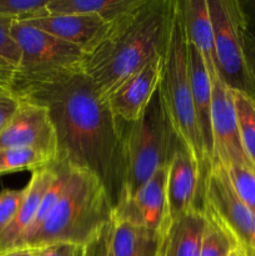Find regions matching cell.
Wrapping results in <instances>:
<instances>
[{
  "instance_id": "obj_21",
  "label": "cell",
  "mask_w": 255,
  "mask_h": 256,
  "mask_svg": "<svg viewBox=\"0 0 255 256\" xmlns=\"http://www.w3.org/2000/svg\"><path fill=\"white\" fill-rule=\"evenodd\" d=\"M56 160L52 154L38 149H0V175L16 172H35Z\"/></svg>"
},
{
  "instance_id": "obj_12",
  "label": "cell",
  "mask_w": 255,
  "mask_h": 256,
  "mask_svg": "<svg viewBox=\"0 0 255 256\" xmlns=\"http://www.w3.org/2000/svg\"><path fill=\"white\" fill-rule=\"evenodd\" d=\"M168 212L170 225L190 210H202V179L198 162L178 144L168 164Z\"/></svg>"
},
{
  "instance_id": "obj_16",
  "label": "cell",
  "mask_w": 255,
  "mask_h": 256,
  "mask_svg": "<svg viewBox=\"0 0 255 256\" xmlns=\"http://www.w3.org/2000/svg\"><path fill=\"white\" fill-rule=\"evenodd\" d=\"M188 42L202 55L210 82L220 76L208 0H180Z\"/></svg>"
},
{
  "instance_id": "obj_1",
  "label": "cell",
  "mask_w": 255,
  "mask_h": 256,
  "mask_svg": "<svg viewBox=\"0 0 255 256\" xmlns=\"http://www.w3.org/2000/svg\"><path fill=\"white\" fill-rule=\"evenodd\" d=\"M48 108L58 138V158L92 172L114 209L124 192V122L102 102L82 72L32 88L19 96Z\"/></svg>"
},
{
  "instance_id": "obj_31",
  "label": "cell",
  "mask_w": 255,
  "mask_h": 256,
  "mask_svg": "<svg viewBox=\"0 0 255 256\" xmlns=\"http://www.w3.org/2000/svg\"><path fill=\"white\" fill-rule=\"evenodd\" d=\"M245 55H246L248 66L255 86V32L248 28L245 32Z\"/></svg>"
},
{
  "instance_id": "obj_23",
  "label": "cell",
  "mask_w": 255,
  "mask_h": 256,
  "mask_svg": "<svg viewBox=\"0 0 255 256\" xmlns=\"http://www.w3.org/2000/svg\"><path fill=\"white\" fill-rule=\"evenodd\" d=\"M206 216V226L202 235L200 256H230L239 245L234 238L214 219Z\"/></svg>"
},
{
  "instance_id": "obj_11",
  "label": "cell",
  "mask_w": 255,
  "mask_h": 256,
  "mask_svg": "<svg viewBox=\"0 0 255 256\" xmlns=\"http://www.w3.org/2000/svg\"><path fill=\"white\" fill-rule=\"evenodd\" d=\"M168 165L162 166L152 179L130 199H124L114 209V218L132 222L165 236L170 228L166 196Z\"/></svg>"
},
{
  "instance_id": "obj_33",
  "label": "cell",
  "mask_w": 255,
  "mask_h": 256,
  "mask_svg": "<svg viewBox=\"0 0 255 256\" xmlns=\"http://www.w3.org/2000/svg\"><path fill=\"white\" fill-rule=\"evenodd\" d=\"M0 256H36V250H34V249L12 250V252L0 254Z\"/></svg>"
},
{
  "instance_id": "obj_6",
  "label": "cell",
  "mask_w": 255,
  "mask_h": 256,
  "mask_svg": "<svg viewBox=\"0 0 255 256\" xmlns=\"http://www.w3.org/2000/svg\"><path fill=\"white\" fill-rule=\"evenodd\" d=\"M12 34L22 50L12 82V90L18 98L32 88L82 72L85 52L80 48L25 22H15Z\"/></svg>"
},
{
  "instance_id": "obj_26",
  "label": "cell",
  "mask_w": 255,
  "mask_h": 256,
  "mask_svg": "<svg viewBox=\"0 0 255 256\" xmlns=\"http://www.w3.org/2000/svg\"><path fill=\"white\" fill-rule=\"evenodd\" d=\"M18 20L0 15V58L18 68L22 59V50L12 34V26Z\"/></svg>"
},
{
  "instance_id": "obj_24",
  "label": "cell",
  "mask_w": 255,
  "mask_h": 256,
  "mask_svg": "<svg viewBox=\"0 0 255 256\" xmlns=\"http://www.w3.org/2000/svg\"><path fill=\"white\" fill-rule=\"evenodd\" d=\"M225 170L238 196L255 215V168L229 165Z\"/></svg>"
},
{
  "instance_id": "obj_5",
  "label": "cell",
  "mask_w": 255,
  "mask_h": 256,
  "mask_svg": "<svg viewBox=\"0 0 255 256\" xmlns=\"http://www.w3.org/2000/svg\"><path fill=\"white\" fill-rule=\"evenodd\" d=\"M178 144L158 89L144 114L125 124V182L120 202L134 196L160 168L169 164Z\"/></svg>"
},
{
  "instance_id": "obj_10",
  "label": "cell",
  "mask_w": 255,
  "mask_h": 256,
  "mask_svg": "<svg viewBox=\"0 0 255 256\" xmlns=\"http://www.w3.org/2000/svg\"><path fill=\"white\" fill-rule=\"evenodd\" d=\"M20 106L0 132V149H38L58 158V138L46 106L20 100Z\"/></svg>"
},
{
  "instance_id": "obj_34",
  "label": "cell",
  "mask_w": 255,
  "mask_h": 256,
  "mask_svg": "<svg viewBox=\"0 0 255 256\" xmlns=\"http://www.w3.org/2000/svg\"><path fill=\"white\" fill-rule=\"evenodd\" d=\"M242 252H244L245 256H255L254 250H250V249H242Z\"/></svg>"
},
{
  "instance_id": "obj_29",
  "label": "cell",
  "mask_w": 255,
  "mask_h": 256,
  "mask_svg": "<svg viewBox=\"0 0 255 256\" xmlns=\"http://www.w3.org/2000/svg\"><path fill=\"white\" fill-rule=\"evenodd\" d=\"M112 238H114V220L94 240L85 245L84 256H115Z\"/></svg>"
},
{
  "instance_id": "obj_28",
  "label": "cell",
  "mask_w": 255,
  "mask_h": 256,
  "mask_svg": "<svg viewBox=\"0 0 255 256\" xmlns=\"http://www.w3.org/2000/svg\"><path fill=\"white\" fill-rule=\"evenodd\" d=\"M20 99L12 90V86L0 82V132L9 124L20 106Z\"/></svg>"
},
{
  "instance_id": "obj_35",
  "label": "cell",
  "mask_w": 255,
  "mask_h": 256,
  "mask_svg": "<svg viewBox=\"0 0 255 256\" xmlns=\"http://www.w3.org/2000/svg\"><path fill=\"white\" fill-rule=\"evenodd\" d=\"M230 256H245V255H244V252H242V249H238V250H235V252H232Z\"/></svg>"
},
{
  "instance_id": "obj_7",
  "label": "cell",
  "mask_w": 255,
  "mask_h": 256,
  "mask_svg": "<svg viewBox=\"0 0 255 256\" xmlns=\"http://www.w3.org/2000/svg\"><path fill=\"white\" fill-rule=\"evenodd\" d=\"M208 6L220 78L232 90L255 99V86L245 55V32L249 24L242 4L236 0H208Z\"/></svg>"
},
{
  "instance_id": "obj_17",
  "label": "cell",
  "mask_w": 255,
  "mask_h": 256,
  "mask_svg": "<svg viewBox=\"0 0 255 256\" xmlns=\"http://www.w3.org/2000/svg\"><path fill=\"white\" fill-rule=\"evenodd\" d=\"M189 62L198 128L204 145L205 154L212 165V155H214L212 128V82L202 55L192 44H189Z\"/></svg>"
},
{
  "instance_id": "obj_13",
  "label": "cell",
  "mask_w": 255,
  "mask_h": 256,
  "mask_svg": "<svg viewBox=\"0 0 255 256\" xmlns=\"http://www.w3.org/2000/svg\"><path fill=\"white\" fill-rule=\"evenodd\" d=\"M162 64L164 55L154 58L105 99L110 112L119 122L132 124L144 114L159 89Z\"/></svg>"
},
{
  "instance_id": "obj_27",
  "label": "cell",
  "mask_w": 255,
  "mask_h": 256,
  "mask_svg": "<svg viewBox=\"0 0 255 256\" xmlns=\"http://www.w3.org/2000/svg\"><path fill=\"white\" fill-rule=\"evenodd\" d=\"M25 192V188L19 190L5 189L0 192V235L16 218L24 200Z\"/></svg>"
},
{
  "instance_id": "obj_19",
  "label": "cell",
  "mask_w": 255,
  "mask_h": 256,
  "mask_svg": "<svg viewBox=\"0 0 255 256\" xmlns=\"http://www.w3.org/2000/svg\"><path fill=\"white\" fill-rule=\"evenodd\" d=\"M162 236L132 222L114 218L115 256H159Z\"/></svg>"
},
{
  "instance_id": "obj_14",
  "label": "cell",
  "mask_w": 255,
  "mask_h": 256,
  "mask_svg": "<svg viewBox=\"0 0 255 256\" xmlns=\"http://www.w3.org/2000/svg\"><path fill=\"white\" fill-rule=\"evenodd\" d=\"M56 178L55 162L49 166L32 172L29 184L25 186V196L19 212L10 226L0 235V254L18 250L22 239L36 218L38 210L45 194Z\"/></svg>"
},
{
  "instance_id": "obj_30",
  "label": "cell",
  "mask_w": 255,
  "mask_h": 256,
  "mask_svg": "<svg viewBox=\"0 0 255 256\" xmlns=\"http://www.w3.org/2000/svg\"><path fill=\"white\" fill-rule=\"evenodd\" d=\"M85 246L69 242H58L36 249V256H84Z\"/></svg>"
},
{
  "instance_id": "obj_25",
  "label": "cell",
  "mask_w": 255,
  "mask_h": 256,
  "mask_svg": "<svg viewBox=\"0 0 255 256\" xmlns=\"http://www.w3.org/2000/svg\"><path fill=\"white\" fill-rule=\"evenodd\" d=\"M50 0H0V15L18 22L48 16L46 6Z\"/></svg>"
},
{
  "instance_id": "obj_32",
  "label": "cell",
  "mask_w": 255,
  "mask_h": 256,
  "mask_svg": "<svg viewBox=\"0 0 255 256\" xmlns=\"http://www.w3.org/2000/svg\"><path fill=\"white\" fill-rule=\"evenodd\" d=\"M16 68L12 66L8 62L0 58V82H4L12 86V79H14V74Z\"/></svg>"
},
{
  "instance_id": "obj_3",
  "label": "cell",
  "mask_w": 255,
  "mask_h": 256,
  "mask_svg": "<svg viewBox=\"0 0 255 256\" xmlns=\"http://www.w3.org/2000/svg\"><path fill=\"white\" fill-rule=\"evenodd\" d=\"M68 165L62 196L24 249L36 250L58 242L85 246L114 220V206L102 182L92 172Z\"/></svg>"
},
{
  "instance_id": "obj_22",
  "label": "cell",
  "mask_w": 255,
  "mask_h": 256,
  "mask_svg": "<svg viewBox=\"0 0 255 256\" xmlns=\"http://www.w3.org/2000/svg\"><path fill=\"white\" fill-rule=\"evenodd\" d=\"M236 110L240 140L248 158L255 166V99L232 90Z\"/></svg>"
},
{
  "instance_id": "obj_9",
  "label": "cell",
  "mask_w": 255,
  "mask_h": 256,
  "mask_svg": "<svg viewBox=\"0 0 255 256\" xmlns=\"http://www.w3.org/2000/svg\"><path fill=\"white\" fill-rule=\"evenodd\" d=\"M212 128L214 142L212 164L216 162L224 168L254 166L240 140L232 92L220 76L212 82Z\"/></svg>"
},
{
  "instance_id": "obj_20",
  "label": "cell",
  "mask_w": 255,
  "mask_h": 256,
  "mask_svg": "<svg viewBox=\"0 0 255 256\" xmlns=\"http://www.w3.org/2000/svg\"><path fill=\"white\" fill-rule=\"evenodd\" d=\"M144 0H50L49 15H98L112 22L120 15L139 6Z\"/></svg>"
},
{
  "instance_id": "obj_8",
  "label": "cell",
  "mask_w": 255,
  "mask_h": 256,
  "mask_svg": "<svg viewBox=\"0 0 255 256\" xmlns=\"http://www.w3.org/2000/svg\"><path fill=\"white\" fill-rule=\"evenodd\" d=\"M202 209L234 238L240 249L255 252L254 212L238 196L225 168L216 162L210 165Z\"/></svg>"
},
{
  "instance_id": "obj_15",
  "label": "cell",
  "mask_w": 255,
  "mask_h": 256,
  "mask_svg": "<svg viewBox=\"0 0 255 256\" xmlns=\"http://www.w3.org/2000/svg\"><path fill=\"white\" fill-rule=\"evenodd\" d=\"M32 26L80 48L85 55L96 45L109 22L98 15H48L26 20Z\"/></svg>"
},
{
  "instance_id": "obj_4",
  "label": "cell",
  "mask_w": 255,
  "mask_h": 256,
  "mask_svg": "<svg viewBox=\"0 0 255 256\" xmlns=\"http://www.w3.org/2000/svg\"><path fill=\"white\" fill-rule=\"evenodd\" d=\"M159 92L175 138L198 162L204 194L205 182L210 172V162L205 154L195 114L190 80L189 42L185 32L180 0H175L172 24L164 54Z\"/></svg>"
},
{
  "instance_id": "obj_2",
  "label": "cell",
  "mask_w": 255,
  "mask_h": 256,
  "mask_svg": "<svg viewBox=\"0 0 255 256\" xmlns=\"http://www.w3.org/2000/svg\"><path fill=\"white\" fill-rule=\"evenodd\" d=\"M175 0H144L138 8L109 22L85 55L82 72L105 102L128 78L154 58L165 54Z\"/></svg>"
},
{
  "instance_id": "obj_18",
  "label": "cell",
  "mask_w": 255,
  "mask_h": 256,
  "mask_svg": "<svg viewBox=\"0 0 255 256\" xmlns=\"http://www.w3.org/2000/svg\"><path fill=\"white\" fill-rule=\"evenodd\" d=\"M206 216L192 209L170 225L162 238L159 256H200Z\"/></svg>"
}]
</instances>
